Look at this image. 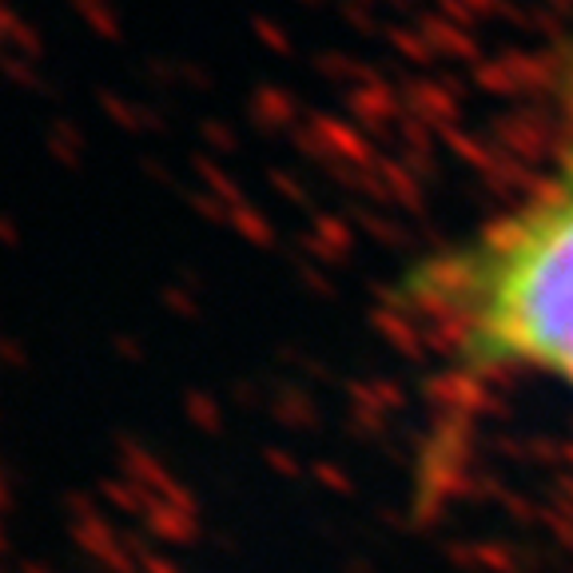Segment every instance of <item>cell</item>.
Masks as SVG:
<instances>
[{"label":"cell","instance_id":"obj_1","mask_svg":"<svg viewBox=\"0 0 573 573\" xmlns=\"http://www.w3.org/2000/svg\"><path fill=\"white\" fill-rule=\"evenodd\" d=\"M422 299L474 375L573 390V144L530 196L426 271Z\"/></svg>","mask_w":573,"mask_h":573}]
</instances>
